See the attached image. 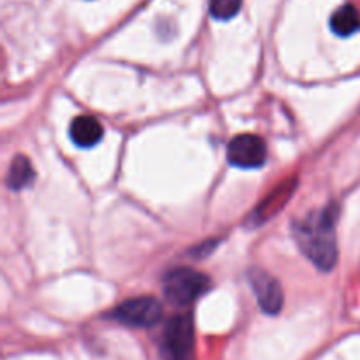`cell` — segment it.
Wrapping results in <instances>:
<instances>
[{
    "mask_svg": "<svg viewBox=\"0 0 360 360\" xmlns=\"http://www.w3.org/2000/svg\"><path fill=\"white\" fill-rule=\"evenodd\" d=\"M330 28L340 37H350L355 32L360 30V14L352 4L341 6L340 9L334 11L330 18Z\"/></svg>",
    "mask_w": 360,
    "mask_h": 360,
    "instance_id": "cell-9",
    "label": "cell"
},
{
    "mask_svg": "<svg viewBox=\"0 0 360 360\" xmlns=\"http://www.w3.org/2000/svg\"><path fill=\"white\" fill-rule=\"evenodd\" d=\"M250 283L262 311L267 315H278L283 308V290L280 283L262 269H253L250 273Z\"/></svg>",
    "mask_w": 360,
    "mask_h": 360,
    "instance_id": "cell-6",
    "label": "cell"
},
{
    "mask_svg": "<svg viewBox=\"0 0 360 360\" xmlns=\"http://www.w3.org/2000/svg\"><path fill=\"white\" fill-rule=\"evenodd\" d=\"M227 158L234 167L259 169L267 158V150L264 141L253 134L236 136L227 146Z\"/></svg>",
    "mask_w": 360,
    "mask_h": 360,
    "instance_id": "cell-5",
    "label": "cell"
},
{
    "mask_svg": "<svg viewBox=\"0 0 360 360\" xmlns=\"http://www.w3.org/2000/svg\"><path fill=\"white\" fill-rule=\"evenodd\" d=\"M35 178L34 167H32L30 160L23 155L16 157L11 164L9 172H7V185L13 190H21L25 186L30 185Z\"/></svg>",
    "mask_w": 360,
    "mask_h": 360,
    "instance_id": "cell-10",
    "label": "cell"
},
{
    "mask_svg": "<svg viewBox=\"0 0 360 360\" xmlns=\"http://www.w3.org/2000/svg\"><path fill=\"white\" fill-rule=\"evenodd\" d=\"M211 281L204 273L192 267H178L164 278V294L174 306H188L204 295Z\"/></svg>",
    "mask_w": 360,
    "mask_h": 360,
    "instance_id": "cell-3",
    "label": "cell"
},
{
    "mask_svg": "<svg viewBox=\"0 0 360 360\" xmlns=\"http://www.w3.org/2000/svg\"><path fill=\"white\" fill-rule=\"evenodd\" d=\"M295 186H297V179L295 178L288 179L287 183H283V185L278 186V190H274L273 193H269V195L264 199V202L257 207L255 213H253L252 218L248 220L250 224L252 225L264 224L267 218L274 217L278 211L283 210V206L287 204V200L292 197V192H294Z\"/></svg>",
    "mask_w": 360,
    "mask_h": 360,
    "instance_id": "cell-7",
    "label": "cell"
},
{
    "mask_svg": "<svg viewBox=\"0 0 360 360\" xmlns=\"http://www.w3.org/2000/svg\"><path fill=\"white\" fill-rule=\"evenodd\" d=\"M336 211L334 207L313 211L294 224V238L301 252L319 269L330 271L338 262Z\"/></svg>",
    "mask_w": 360,
    "mask_h": 360,
    "instance_id": "cell-1",
    "label": "cell"
},
{
    "mask_svg": "<svg viewBox=\"0 0 360 360\" xmlns=\"http://www.w3.org/2000/svg\"><path fill=\"white\" fill-rule=\"evenodd\" d=\"M162 360H195V330L190 313L169 320L160 341Z\"/></svg>",
    "mask_w": 360,
    "mask_h": 360,
    "instance_id": "cell-2",
    "label": "cell"
},
{
    "mask_svg": "<svg viewBox=\"0 0 360 360\" xmlns=\"http://www.w3.org/2000/svg\"><path fill=\"white\" fill-rule=\"evenodd\" d=\"M70 139L76 146L79 148H94L95 144H98L104 136V127L98 122L97 118L90 115L77 116L70 123Z\"/></svg>",
    "mask_w": 360,
    "mask_h": 360,
    "instance_id": "cell-8",
    "label": "cell"
},
{
    "mask_svg": "<svg viewBox=\"0 0 360 360\" xmlns=\"http://www.w3.org/2000/svg\"><path fill=\"white\" fill-rule=\"evenodd\" d=\"M243 0H210V13L214 20H232L241 11Z\"/></svg>",
    "mask_w": 360,
    "mask_h": 360,
    "instance_id": "cell-11",
    "label": "cell"
},
{
    "mask_svg": "<svg viewBox=\"0 0 360 360\" xmlns=\"http://www.w3.org/2000/svg\"><path fill=\"white\" fill-rule=\"evenodd\" d=\"M162 315H164V309L160 302L155 297L144 295V297H134L122 302L118 308L112 309L109 316L123 326L148 329V327L157 326L162 320Z\"/></svg>",
    "mask_w": 360,
    "mask_h": 360,
    "instance_id": "cell-4",
    "label": "cell"
}]
</instances>
